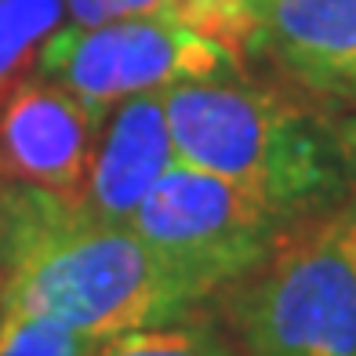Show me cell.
<instances>
[{"label":"cell","mask_w":356,"mask_h":356,"mask_svg":"<svg viewBox=\"0 0 356 356\" xmlns=\"http://www.w3.org/2000/svg\"><path fill=\"white\" fill-rule=\"evenodd\" d=\"M0 305L102 342L178 323L197 302L127 222H106L55 193L0 186Z\"/></svg>","instance_id":"obj_1"},{"label":"cell","mask_w":356,"mask_h":356,"mask_svg":"<svg viewBox=\"0 0 356 356\" xmlns=\"http://www.w3.org/2000/svg\"><path fill=\"white\" fill-rule=\"evenodd\" d=\"M175 160L258 189L284 215L305 218L342 193V138L291 95L240 80H182L164 88Z\"/></svg>","instance_id":"obj_2"},{"label":"cell","mask_w":356,"mask_h":356,"mask_svg":"<svg viewBox=\"0 0 356 356\" xmlns=\"http://www.w3.org/2000/svg\"><path fill=\"white\" fill-rule=\"evenodd\" d=\"M218 295L244 356H356V197L305 215Z\"/></svg>","instance_id":"obj_3"},{"label":"cell","mask_w":356,"mask_h":356,"mask_svg":"<svg viewBox=\"0 0 356 356\" xmlns=\"http://www.w3.org/2000/svg\"><path fill=\"white\" fill-rule=\"evenodd\" d=\"M127 225L200 302L262 266L295 218L251 186L175 160Z\"/></svg>","instance_id":"obj_4"},{"label":"cell","mask_w":356,"mask_h":356,"mask_svg":"<svg viewBox=\"0 0 356 356\" xmlns=\"http://www.w3.org/2000/svg\"><path fill=\"white\" fill-rule=\"evenodd\" d=\"M233 51L178 19H120L102 26H62L44 44L37 73L109 113L127 95L164 91L182 80L240 73Z\"/></svg>","instance_id":"obj_5"},{"label":"cell","mask_w":356,"mask_h":356,"mask_svg":"<svg viewBox=\"0 0 356 356\" xmlns=\"http://www.w3.org/2000/svg\"><path fill=\"white\" fill-rule=\"evenodd\" d=\"M106 113L47 76L19 80L0 99V186L80 200Z\"/></svg>","instance_id":"obj_6"},{"label":"cell","mask_w":356,"mask_h":356,"mask_svg":"<svg viewBox=\"0 0 356 356\" xmlns=\"http://www.w3.org/2000/svg\"><path fill=\"white\" fill-rule=\"evenodd\" d=\"M175 164L164 91L127 95L109 106L80 204L106 222H127L160 175Z\"/></svg>","instance_id":"obj_7"},{"label":"cell","mask_w":356,"mask_h":356,"mask_svg":"<svg viewBox=\"0 0 356 356\" xmlns=\"http://www.w3.org/2000/svg\"><path fill=\"white\" fill-rule=\"evenodd\" d=\"M258 47L309 91L356 106V0H258Z\"/></svg>","instance_id":"obj_8"},{"label":"cell","mask_w":356,"mask_h":356,"mask_svg":"<svg viewBox=\"0 0 356 356\" xmlns=\"http://www.w3.org/2000/svg\"><path fill=\"white\" fill-rule=\"evenodd\" d=\"M66 0H0V99L37 73L51 33L62 29Z\"/></svg>","instance_id":"obj_9"},{"label":"cell","mask_w":356,"mask_h":356,"mask_svg":"<svg viewBox=\"0 0 356 356\" xmlns=\"http://www.w3.org/2000/svg\"><path fill=\"white\" fill-rule=\"evenodd\" d=\"M88 356H236L225 338L207 323H156L109 334Z\"/></svg>","instance_id":"obj_10"},{"label":"cell","mask_w":356,"mask_h":356,"mask_svg":"<svg viewBox=\"0 0 356 356\" xmlns=\"http://www.w3.org/2000/svg\"><path fill=\"white\" fill-rule=\"evenodd\" d=\"M91 338L62 327L40 313L0 305V356H88Z\"/></svg>","instance_id":"obj_11"},{"label":"cell","mask_w":356,"mask_h":356,"mask_svg":"<svg viewBox=\"0 0 356 356\" xmlns=\"http://www.w3.org/2000/svg\"><path fill=\"white\" fill-rule=\"evenodd\" d=\"M175 11L178 0H66L70 26H102L120 19H149V15L175 19Z\"/></svg>","instance_id":"obj_12"},{"label":"cell","mask_w":356,"mask_h":356,"mask_svg":"<svg viewBox=\"0 0 356 356\" xmlns=\"http://www.w3.org/2000/svg\"><path fill=\"white\" fill-rule=\"evenodd\" d=\"M251 4H254V8H258V0H251Z\"/></svg>","instance_id":"obj_13"}]
</instances>
